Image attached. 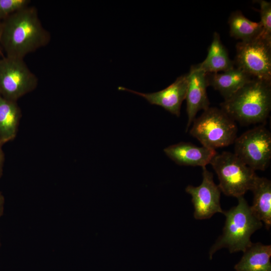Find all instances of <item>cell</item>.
I'll list each match as a JSON object with an SVG mask.
<instances>
[{
	"label": "cell",
	"mask_w": 271,
	"mask_h": 271,
	"mask_svg": "<svg viewBox=\"0 0 271 271\" xmlns=\"http://www.w3.org/2000/svg\"><path fill=\"white\" fill-rule=\"evenodd\" d=\"M206 74L208 86L219 91L224 99L230 97L253 78L235 67L224 72Z\"/></svg>",
	"instance_id": "cell-13"
},
{
	"label": "cell",
	"mask_w": 271,
	"mask_h": 271,
	"mask_svg": "<svg viewBox=\"0 0 271 271\" xmlns=\"http://www.w3.org/2000/svg\"><path fill=\"white\" fill-rule=\"evenodd\" d=\"M207 74L199 69L196 66H191L188 75V83L186 93L188 122L186 131L195 118L197 112L209 107L207 94L208 86Z\"/></svg>",
	"instance_id": "cell-11"
},
{
	"label": "cell",
	"mask_w": 271,
	"mask_h": 271,
	"mask_svg": "<svg viewBox=\"0 0 271 271\" xmlns=\"http://www.w3.org/2000/svg\"><path fill=\"white\" fill-rule=\"evenodd\" d=\"M217 174L220 191L228 196H243L251 190L257 177L255 171L245 165L234 153L216 154L210 163Z\"/></svg>",
	"instance_id": "cell-5"
},
{
	"label": "cell",
	"mask_w": 271,
	"mask_h": 271,
	"mask_svg": "<svg viewBox=\"0 0 271 271\" xmlns=\"http://www.w3.org/2000/svg\"><path fill=\"white\" fill-rule=\"evenodd\" d=\"M235 266L236 271H271V245L251 243Z\"/></svg>",
	"instance_id": "cell-16"
},
{
	"label": "cell",
	"mask_w": 271,
	"mask_h": 271,
	"mask_svg": "<svg viewBox=\"0 0 271 271\" xmlns=\"http://www.w3.org/2000/svg\"><path fill=\"white\" fill-rule=\"evenodd\" d=\"M237 199L236 206L223 212L226 217L223 233L210 249V259L216 251L223 247L227 248L230 253L244 252L252 243L251 235L262 226L243 196Z\"/></svg>",
	"instance_id": "cell-3"
},
{
	"label": "cell",
	"mask_w": 271,
	"mask_h": 271,
	"mask_svg": "<svg viewBox=\"0 0 271 271\" xmlns=\"http://www.w3.org/2000/svg\"><path fill=\"white\" fill-rule=\"evenodd\" d=\"M220 105L229 117L241 124L264 122L271 109V83L252 78Z\"/></svg>",
	"instance_id": "cell-2"
},
{
	"label": "cell",
	"mask_w": 271,
	"mask_h": 271,
	"mask_svg": "<svg viewBox=\"0 0 271 271\" xmlns=\"http://www.w3.org/2000/svg\"><path fill=\"white\" fill-rule=\"evenodd\" d=\"M234 154L254 171H264L271 159V134L263 125L244 132L234 141Z\"/></svg>",
	"instance_id": "cell-7"
},
{
	"label": "cell",
	"mask_w": 271,
	"mask_h": 271,
	"mask_svg": "<svg viewBox=\"0 0 271 271\" xmlns=\"http://www.w3.org/2000/svg\"><path fill=\"white\" fill-rule=\"evenodd\" d=\"M4 56L3 55L2 50L0 47V58L3 57Z\"/></svg>",
	"instance_id": "cell-23"
},
{
	"label": "cell",
	"mask_w": 271,
	"mask_h": 271,
	"mask_svg": "<svg viewBox=\"0 0 271 271\" xmlns=\"http://www.w3.org/2000/svg\"><path fill=\"white\" fill-rule=\"evenodd\" d=\"M203 180L197 187L188 186L186 191L192 196L194 207V217L196 219L210 218L216 213H223L220 206L221 191L213 180V175L206 168L203 167Z\"/></svg>",
	"instance_id": "cell-9"
},
{
	"label": "cell",
	"mask_w": 271,
	"mask_h": 271,
	"mask_svg": "<svg viewBox=\"0 0 271 271\" xmlns=\"http://www.w3.org/2000/svg\"><path fill=\"white\" fill-rule=\"evenodd\" d=\"M38 82L24 59L7 56L0 58V95L3 97L17 101L33 91Z\"/></svg>",
	"instance_id": "cell-8"
},
{
	"label": "cell",
	"mask_w": 271,
	"mask_h": 271,
	"mask_svg": "<svg viewBox=\"0 0 271 271\" xmlns=\"http://www.w3.org/2000/svg\"><path fill=\"white\" fill-rule=\"evenodd\" d=\"M188 83L187 73L178 77L166 88L156 92L141 93L121 86L118 89L140 95L150 104L160 106L172 114L179 116L182 103L186 99Z\"/></svg>",
	"instance_id": "cell-10"
},
{
	"label": "cell",
	"mask_w": 271,
	"mask_h": 271,
	"mask_svg": "<svg viewBox=\"0 0 271 271\" xmlns=\"http://www.w3.org/2000/svg\"><path fill=\"white\" fill-rule=\"evenodd\" d=\"M5 207V199L4 197L0 192V217H1L4 212V207Z\"/></svg>",
	"instance_id": "cell-22"
},
{
	"label": "cell",
	"mask_w": 271,
	"mask_h": 271,
	"mask_svg": "<svg viewBox=\"0 0 271 271\" xmlns=\"http://www.w3.org/2000/svg\"><path fill=\"white\" fill-rule=\"evenodd\" d=\"M166 155L177 164L181 166H200L210 163L217 154L216 150L205 147H198L187 142L171 145L164 150Z\"/></svg>",
	"instance_id": "cell-12"
},
{
	"label": "cell",
	"mask_w": 271,
	"mask_h": 271,
	"mask_svg": "<svg viewBox=\"0 0 271 271\" xmlns=\"http://www.w3.org/2000/svg\"><path fill=\"white\" fill-rule=\"evenodd\" d=\"M3 144L0 141V177L2 175L4 161V155L2 150V145Z\"/></svg>",
	"instance_id": "cell-21"
},
{
	"label": "cell",
	"mask_w": 271,
	"mask_h": 271,
	"mask_svg": "<svg viewBox=\"0 0 271 271\" xmlns=\"http://www.w3.org/2000/svg\"><path fill=\"white\" fill-rule=\"evenodd\" d=\"M236 67L252 78L271 82V42L260 36L236 45Z\"/></svg>",
	"instance_id": "cell-6"
},
{
	"label": "cell",
	"mask_w": 271,
	"mask_h": 271,
	"mask_svg": "<svg viewBox=\"0 0 271 271\" xmlns=\"http://www.w3.org/2000/svg\"><path fill=\"white\" fill-rule=\"evenodd\" d=\"M0 246H1V239H0Z\"/></svg>",
	"instance_id": "cell-25"
},
{
	"label": "cell",
	"mask_w": 271,
	"mask_h": 271,
	"mask_svg": "<svg viewBox=\"0 0 271 271\" xmlns=\"http://www.w3.org/2000/svg\"><path fill=\"white\" fill-rule=\"evenodd\" d=\"M196 66L206 73L224 72L234 67V62L230 59L217 32L213 33L207 57L202 62Z\"/></svg>",
	"instance_id": "cell-14"
},
{
	"label": "cell",
	"mask_w": 271,
	"mask_h": 271,
	"mask_svg": "<svg viewBox=\"0 0 271 271\" xmlns=\"http://www.w3.org/2000/svg\"><path fill=\"white\" fill-rule=\"evenodd\" d=\"M251 191L253 194L251 210L269 229L271 226V182L265 178L257 176Z\"/></svg>",
	"instance_id": "cell-15"
},
{
	"label": "cell",
	"mask_w": 271,
	"mask_h": 271,
	"mask_svg": "<svg viewBox=\"0 0 271 271\" xmlns=\"http://www.w3.org/2000/svg\"><path fill=\"white\" fill-rule=\"evenodd\" d=\"M237 127L222 109L209 107L195 118L190 134L206 148L215 150L234 143Z\"/></svg>",
	"instance_id": "cell-4"
},
{
	"label": "cell",
	"mask_w": 271,
	"mask_h": 271,
	"mask_svg": "<svg viewBox=\"0 0 271 271\" xmlns=\"http://www.w3.org/2000/svg\"><path fill=\"white\" fill-rule=\"evenodd\" d=\"M1 29H2V25H1V22H0V36H1Z\"/></svg>",
	"instance_id": "cell-24"
},
{
	"label": "cell",
	"mask_w": 271,
	"mask_h": 271,
	"mask_svg": "<svg viewBox=\"0 0 271 271\" xmlns=\"http://www.w3.org/2000/svg\"><path fill=\"white\" fill-rule=\"evenodd\" d=\"M260 9V23L262 31L261 37L271 42V3L264 0L258 1Z\"/></svg>",
	"instance_id": "cell-19"
},
{
	"label": "cell",
	"mask_w": 271,
	"mask_h": 271,
	"mask_svg": "<svg viewBox=\"0 0 271 271\" xmlns=\"http://www.w3.org/2000/svg\"><path fill=\"white\" fill-rule=\"evenodd\" d=\"M29 0H0V22L29 6Z\"/></svg>",
	"instance_id": "cell-20"
},
{
	"label": "cell",
	"mask_w": 271,
	"mask_h": 271,
	"mask_svg": "<svg viewBox=\"0 0 271 271\" xmlns=\"http://www.w3.org/2000/svg\"><path fill=\"white\" fill-rule=\"evenodd\" d=\"M230 35L241 41H246L260 36L262 28L260 22H253L240 11L233 12L228 19Z\"/></svg>",
	"instance_id": "cell-18"
},
{
	"label": "cell",
	"mask_w": 271,
	"mask_h": 271,
	"mask_svg": "<svg viewBox=\"0 0 271 271\" xmlns=\"http://www.w3.org/2000/svg\"><path fill=\"white\" fill-rule=\"evenodd\" d=\"M21 111L17 101L9 100L0 95V141L6 143L16 137Z\"/></svg>",
	"instance_id": "cell-17"
},
{
	"label": "cell",
	"mask_w": 271,
	"mask_h": 271,
	"mask_svg": "<svg viewBox=\"0 0 271 271\" xmlns=\"http://www.w3.org/2000/svg\"><path fill=\"white\" fill-rule=\"evenodd\" d=\"M0 47L6 56L22 59L47 45L50 33L43 27L37 9L27 7L1 22Z\"/></svg>",
	"instance_id": "cell-1"
}]
</instances>
